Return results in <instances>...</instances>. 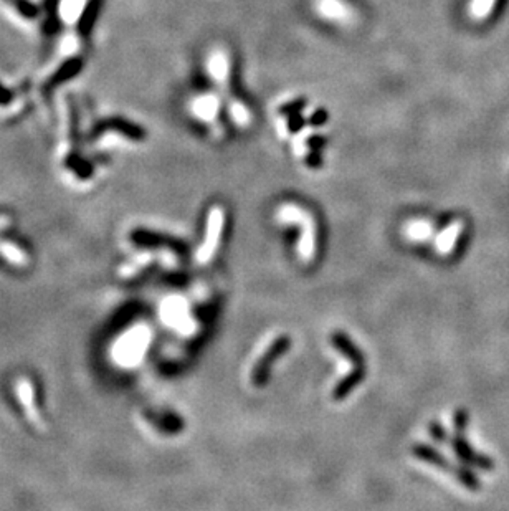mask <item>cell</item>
Listing matches in <instances>:
<instances>
[{"instance_id": "1", "label": "cell", "mask_w": 509, "mask_h": 511, "mask_svg": "<svg viewBox=\"0 0 509 511\" xmlns=\"http://www.w3.org/2000/svg\"><path fill=\"white\" fill-rule=\"evenodd\" d=\"M291 339L290 336H280L274 339V343L268 347L267 352L261 356V359L255 364L253 371H251V384L255 387H265L268 382L269 371H272V365L274 361L280 359L285 352L290 349Z\"/></svg>"}, {"instance_id": "2", "label": "cell", "mask_w": 509, "mask_h": 511, "mask_svg": "<svg viewBox=\"0 0 509 511\" xmlns=\"http://www.w3.org/2000/svg\"><path fill=\"white\" fill-rule=\"evenodd\" d=\"M207 72H209L212 81L215 83L217 91L222 95V98H230L232 96L228 91L230 58L224 48H214L210 55L207 56Z\"/></svg>"}, {"instance_id": "3", "label": "cell", "mask_w": 509, "mask_h": 511, "mask_svg": "<svg viewBox=\"0 0 509 511\" xmlns=\"http://www.w3.org/2000/svg\"><path fill=\"white\" fill-rule=\"evenodd\" d=\"M314 10L324 20L339 25H351L356 17L344 0H314Z\"/></svg>"}, {"instance_id": "4", "label": "cell", "mask_w": 509, "mask_h": 511, "mask_svg": "<svg viewBox=\"0 0 509 511\" xmlns=\"http://www.w3.org/2000/svg\"><path fill=\"white\" fill-rule=\"evenodd\" d=\"M222 95L217 93H203L198 95L190 103V111L197 120L203 123H215L219 118L220 108H222Z\"/></svg>"}, {"instance_id": "5", "label": "cell", "mask_w": 509, "mask_h": 511, "mask_svg": "<svg viewBox=\"0 0 509 511\" xmlns=\"http://www.w3.org/2000/svg\"><path fill=\"white\" fill-rule=\"evenodd\" d=\"M331 345H333L344 358L351 361L354 368H356V365H366L364 354L357 349V346L354 345L351 339H349L344 333H334L333 336H331Z\"/></svg>"}, {"instance_id": "6", "label": "cell", "mask_w": 509, "mask_h": 511, "mask_svg": "<svg viewBox=\"0 0 509 511\" xmlns=\"http://www.w3.org/2000/svg\"><path fill=\"white\" fill-rule=\"evenodd\" d=\"M366 377V365H356L352 372H349L343 381L333 389V399L334 400H344L351 392L356 389L357 386L364 381Z\"/></svg>"}, {"instance_id": "7", "label": "cell", "mask_w": 509, "mask_h": 511, "mask_svg": "<svg viewBox=\"0 0 509 511\" xmlns=\"http://www.w3.org/2000/svg\"><path fill=\"white\" fill-rule=\"evenodd\" d=\"M412 453H414L418 460L427 462V464H430V465H435L438 466V469L451 470V471H455V469H457V466H451L448 462H446V458L441 457L440 453L435 450V448L428 447V445H425V443L414 445V447H412Z\"/></svg>"}, {"instance_id": "8", "label": "cell", "mask_w": 509, "mask_h": 511, "mask_svg": "<svg viewBox=\"0 0 509 511\" xmlns=\"http://www.w3.org/2000/svg\"><path fill=\"white\" fill-rule=\"evenodd\" d=\"M225 103H227V109H228L230 118H232V121L235 123L237 126L246 127L250 125V123H251V113H250V109L246 108L240 100L230 96V98L225 100Z\"/></svg>"}, {"instance_id": "9", "label": "cell", "mask_w": 509, "mask_h": 511, "mask_svg": "<svg viewBox=\"0 0 509 511\" xmlns=\"http://www.w3.org/2000/svg\"><path fill=\"white\" fill-rule=\"evenodd\" d=\"M494 3H496V0H471L470 15L475 20H483L491 14V8Z\"/></svg>"}, {"instance_id": "10", "label": "cell", "mask_w": 509, "mask_h": 511, "mask_svg": "<svg viewBox=\"0 0 509 511\" xmlns=\"http://www.w3.org/2000/svg\"><path fill=\"white\" fill-rule=\"evenodd\" d=\"M311 134H313V129H311V127H306V129L301 131V133L295 138L293 149H295L296 156H298V157H304V154H306V151H308V148H306V139H308L309 136H311Z\"/></svg>"}, {"instance_id": "11", "label": "cell", "mask_w": 509, "mask_h": 511, "mask_svg": "<svg viewBox=\"0 0 509 511\" xmlns=\"http://www.w3.org/2000/svg\"><path fill=\"white\" fill-rule=\"evenodd\" d=\"M430 432H432V437L435 440H438V442L445 440V429L440 424H438V422H432Z\"/></svg>"}, {"instance_id": "12", "label": "cell", "mask_w": 509, "mask_h": 511, "mask_svg": "<svg viewBox=\"0 0 509 511\" xmlns=\"http://www.w3.org/2000/svg\"><path fill=\"white\" fill-rule=\"evenodd\" d=\"M278 126V133H280L281 138H288V123L286 120H283V118H280L276 123Z\"/></svg>"}]
</instances>
